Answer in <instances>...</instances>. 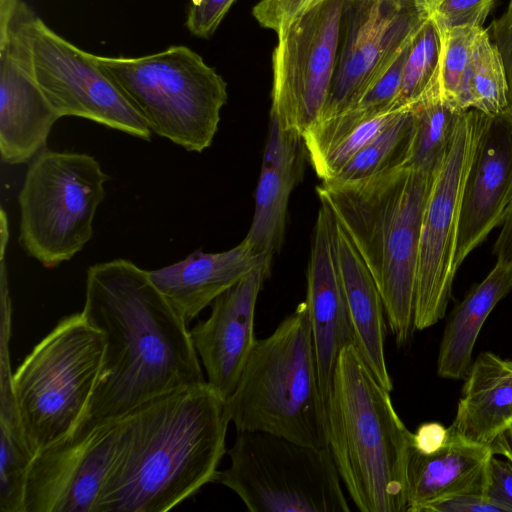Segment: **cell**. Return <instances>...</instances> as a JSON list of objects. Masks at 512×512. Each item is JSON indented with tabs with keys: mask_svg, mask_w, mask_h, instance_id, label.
<instances>
[{
	"mask_svg": "<svg viewBox=\"0 0 512 512\" xmlns=\"http://www.w3.org/2000/svg\"><path fill=\"white\" fill-rule=\"evenodd\" d=\"M81 312L103 334L105 349L86 408L67 435L80 437L151 399L207 382L188 325L132 261L89 266Z\"/></svg>",
	"mask_w": 512,
	"mask_h": 512,
	"instance_id": "cell-1",
	"label": "cell"
},
{
	"mask_svg": "<svg viewBox=\"0 0 512 512\" xmlns=\"http://www.w3.org/2000/svg\"><path fill=\"white\" fill-rule=\"evenodd\" d=\"M230 422L226 400L207 382L122 417L97 512H166L214 482Z\"/></svg>",
	"mask_w": 512,
	"mask_h": 512,
	"instance_id": "cell-2",
	"label": "cell"
},
{
	"mask_svg": "<svg viewBox=\"0 0 512 512\" xmlns=\"http://www.w3.org/2000/svg\"><path fill=\"white\" fill-rule=\"evenodd\" d=\"M435 174L403 164L365 179L316 187L320 202L370 270L398 346H405L415 329L421 225Z\"/></svg>",
	"mask_w": 512,
	"mask_h": 512,
	"instance_id": "cell-3",
	"label": "cell"
},
{
	"mask_svg": "<svg viewBox=\"0 0 512 512\" xmlns=\"http://www.w3.org/2000/svg\"><path fill=\"white\" fill-rule=\"evenodd\" d=\"M327 446L361 512H407L410 432L356 348L338 356L326 405Z\"/></svg>",
	"mask_w": 512,
	"mask_h": 512,
	"instance_id": "cell-4",
	"label": "cell"
},
{
	"mask_svg": "<svg viewBox=\"0 0 512 512\" xmlns=\"http://www.w3.org/2000/svg\"><path fill=\"white\" fill-rule=\"evenodd\" d=\"M236 431H261L325 448L327 421L305 302L257 339L226 400Z\"/></svg>",
	"mask_w": 512,
	"mask_h": 512,
	"instance_id": "cell-5",
	"label": "cell"
},
{
	"mask_svg": "<svg viewBox=\"0 0 512 512\" xmlns=\"http://www.w3.org/2000/svg\"><path fill=\"white\" fill-rule=\"evenodd\" d=\"M93 57L152 133L189 152L211 146L227 102V84L200 55L186 46H170L136 58Z\"/></svg>",
	"mask_w": 512,
	"mask_h": 512,
	"instance_id": "cell-6",
	"label": "cell"
},
{
	"mask_svg": "<svg viewBox=\"0 0 512 512\" xmlns=\"http://www.w3.org/2000/svg\"><path fill=\"white\" fill-rule=\"evenodd\" d=\"M105 342L82 312L62 317L13 372V390L31 454L69 434L93 392Z\"/></svg>",
	"mask_w": 512,
	"mask_h": 512,
	"instance_id": "cell-7",
	"label": "cell"
},
{
	"mask_svg": "<svg viewBox=\"0 0 512 512\" xmlns=\"http://www.w3.org/2000/svg\"><path fill=\"white\" fill-rule=\"evenodd\" d=\"M109 179L91 155L44 149L28 165L19 192V243L45 268L69 261L93 237Z\"/></svg>",
	"mask_w": 512,
	"mask_h": 512,
	"instance_id": "cell-8",
	"label": "cell"
},
{
	"mask_svg": "<svg viewBox=\"0 0 512 512\" xmlns=\"http://www.w3.org/2000/svg\"><path fill=\"white\" fill-rule=\"evenodd\" d=\"M230 465L214 482L251 512H348L328 447L316 448L261 431H237Z\"/></svg>",
	"mask_w": 512,
	"mask_h": 512,
	"instance_id": "cell-9",
	"label": "cell"
},
{
	"mask_svg": "<svg viewBox=\"0 0 512 512\" xmlns=\"http://www.w3.org/2000/svg\"><path fill=\"white\" fill-rule=\"evenodd\" d=\"M469 109L436 171L423 214L416 272L414 328L424 330L445 316L451 298L461 198L485 119Z\"/></svg>",
	"mask_w": 512,
	"mask_h": 512,
	"instance_id": "cell-10",
	"label": "cell"
},
{
	"mask_svg": "<svg viewBox=\"0 0 512 512\" xmlns=\"http://www.w3.org/2000/svg\"><path fill=\"white\" fill-rule=\"evenodd\" d=\"M345 0H322L277 33L270 117L300 137L320 117L336 69Z\"/></svg>",
	"mask_w": 512,
	"mask_h": 512,
	"instance_id": "cell-11",
	"label": "cell"
},
{
	"mask_svg": "<svg viewBox=\"0 0 512 512\" xmlns=\"http://www.w3.org/2000/svg\"><path fill=\"white\" fill-rule=\"evenodd\" d=\"M24 28L35 80L60 118H85L150 141L146 120L93 54L56 34L31 9Z\"/></svg>",
	"mask_w": 512,
	"mask_h": 512,
	"instance_id": "cell-12",
	"label": "cell"
},
{
	"mask_svg": "<svg viewBox=\"0 0 512 512\" xmlns=\"http://www.w3.org/2000/svg\"><path fill=\"white\" fill-rule=\"evenodd\" d=\"M426 18L422 0H345L336 69L317 121L352 108Z\"/></svg>",
	"mask_w": 512,
	"mask_h": 512,
	"instance_id": "cell-13",
	"label": "cell"
},
{
	"mask_svg": "<svg viewBox=\"0 0 512 512\" xmlns=\"http://www.w3.org/2000/svg\"><path fill=\"white\" fill-rule=\"evenodd\" d=\"M120 427L121 418L38 451L27 470L22 512H97Z\"/></svg>",
	"mask_w": 512,
	"mask_h": 512,
	"instance_id": "cell-14",
	"label": "cell"
},
{
	"mask_svg": "<svg viewBox=\"0 0 512 512\" xmlns=\"http://www.w3.org/2000/svg\"><path fill=\"white\" fill-rule=\"evenodd\" d=\"M30 8L0 0V157L4 164L29 163L46 148L60 118L35 80L24 23Z\"/></svg>",
	"mask_w": 512,
	"mask_h": 512,
	"instance_id": "cell-15",
	"label": "cell"
},
{
	"mask_svg": "<svg viewBox=\"0 0 512 512\" xmlns=\"http://www.w3.org/2000/svg\"><path fill=\"white\" fill-rule=\"evenodd\" d=\"M512 200V107L485 115L466 175L457 233V269L501 226Z\"/></svg>",
	"mask_w": 512,
	"mask_h": 512,
	"instance_id": "cell-16",
	"label": "cell"
},
{
	"mask_svg": "<svg viewBox=\"0 0 512 512\" xmlns=\"http://www.w3.org/2000/svg\"><path fill=\"white\" fill-rule=\"evenodd\" d=\"M270 265L256 267L218 296L209 317L190 329L207 383L225 400L234 392L256 343V303Z\"/></svg>",
	"mask_w": 512,
	"mask_h": 512,
	"instance_id": "cell-17",
	"label": "cell"
},
{
	"mask_svg": "<svg viewBox=\"0 0 512 512\" xmlns=\"http://www.w3.org/2000/svg\"><path fill=\"white\" fill-rule=\"evenodd\" d=\"M334 217L321 203L307 270L305 304L311 327L321 395L326 401L340 351L354 344L348 307L338 269Z\"/></svg>",
	"mask_w": 512,
	"mask_h": 512,
	"instance_id": "cell-18",
	"label": "cell"
},
{
	"mask_svg": "<svg viewBox=\"0 0 512 512\" xmlns=\"http://www.w3.org/2000/svg\"><path fill=\"white\" fill-rule=\"evenodd\" d=\"M271 259L244 238L226 251H194L178 262L150 270L149 275L189 325L218 296L256 267L271 264Z\"/></svg>",
	"mask_w": 512,
	"mask_h": 512,
	"instance_id": "cell-19",
	"label": "cell"
},
{
	"mask_svg": "<svg viewBox=\"0 0 512 512\" xmlns=\"http://www.w3.org/2000/svg\"><path fill=\"white\" fill-rule=\"evenodd\" d=\"M446 444L433 454L410 446L407 466V512H426L444 499L484 494L491 447L467 441L451 427Z\"/></svg>",
	"mask_w": 512,
	"mask_h": 512,
	"instance_id": "cell-20",
	"label": "cell"
},
{
	"mask_svg": "<svg viewBox=\"0 0 512 512\" xmlns=\"http://www.w3.org/2000/svg\"><path fill=\"white\" fill-rule=\"evenodd\" d=\"M303 138L284 130L270 117L268 137L255 191L252 223L245 237L256 249L273 256L284 238L290 194L300 178Z\"/></svg>",
	"mask_w": 512,
	"mask_h": 512,
	"instance_id": "cell-21",
	"label": "cell"
},
{
	"mask_svg": "<svg viewBox=\"0 0 512 512\" xmlns=\"http://www.w3.org/2000/svg\"><path fill=\"white\" fill-rule=\"evenodd\" d=\"M333 239L354 335L353 346L375 379L391 392L393 382L384 350L386 314L382 297L366 263L335 218Z\"/></svg>",
	"mask_w": 512,
	"mask_h": 512,
	"instance_id": "cell-22",
	"label": "cell"
},
{
	"mask_svg": "<svg viewBox=\"0 0 512 512\" xmlns=\"http://www.w3.org/2000/svg\"><path fill=\"white\" fill-rule=\"evenodd\" d=\"M512 424V360L483 352L466 375L450 426L467 441L490 446Z\"/></svg>",
	"mask_w": 512,
	"mask_h": 512,
	"instance_id": "cell-23",
	"label": "cell"
},
{
	"mask_svg": "<svg viewBox=\"0 0 512 512\" xmlns=\"http://www.w3.org/2000/svg\"><path fill=\"white\" fill-rule=\"evenodd\" d=\"M512 290V265L496 262L489 274L473 285L452 310L440 343L437 372L442 378L462 379L472 364V352L487 317Z\"/></svg>",
	"mask_w": 512,
	"mask_h": 512,
	"instance_id": "cell-24",
	"label": "cell"
},
{
	"mask_svg": "<svg viewBox=\"0 0 512 512\" xmlns=\"http://www.w3.org/2000/svg\"><path fill=\"white\" fill-rule=\"evenodd\" d=\"M10 332H1L0 510L22 512L27 470L33 458L26 443L13 390Z\"/></svg>",
	"mask_w": 512,
	"mask_h": 512,
	"instance_id": "cell-25",
	"label": "cell"
},
{
	"mask_svg": "<svg viewBox=\"0 0 512 512\" xmlns=\"http://www.w3.org/2000/svg\"><path fill=\"white\" fill-rule=\"evenodd\" d=\"M441 52L440 32L427 16L412 37L394 110H411L422 101L441 98Z\"/></svg>",
	"mask_w": 512,
	"mask_h": 512,
	"instance_id": "cell-26",
	"label": "cell"
},
{
	"mask_svg": "<svg viewBox=\"0 0 512 512\" xmlns=\"http://www.w3.org/2000/svg\"><path fill=\"white\" fill-rule=\"evenodd\" d=\"M414 134V116L403 110L372 141L327 182L346 183L377 175L406 164Z\"/></svg>",
	"mask_w": 512,
	"mask_h": 512,
	"instance_id": "cell-27",
	"label": "cell"
},
{
	"mask_svg": "<svg viewBox=\"0 0 512 512\" xmlns=\"http://www.w3.org/2000/svg\"><path fill=\"white\" fill-rule=\"evenodd\" d=\"M414 134L406 164L436 172L454 137L464 113L441 98H433L415 105Z\"/></svg>",
	"mask_w": 512,
	"mask_h": 512,
	"instance_id": "cell-28",
	"label": "cell"
},
{
	"mask_svg": "<svg viewBox=\"0 0 512 512\" xmlns=\"http://www.w3.org/2000/svg\"><path fill=\"white\" fill-rule=\"evenodd\" d=\"M469 108L497 115L512 107L502 56L487 29L476 36L468 77Z\"/></svg>",
	"mask_w": 512,
	"mask_h": 512,
	"instance_id": "cell-29",
	"label": "cell"
},
{
	"mask_svg": "<svg viewBox=\"0 0 512 512\" xmlns=\"http://www.w3.org/2000/svg\"><path fill=\"white\" fill-rule=\"evenodd\" d=\"M483 27L458 26L440 32L442 52L440 89L444 102L460 111L469 110L468 77L476 36Z\"/></svg>",
	"mask_w": 512,
	"mask_h": 512,
	"instance_id": "cell-30",
	"label": "cell"
},
{
	"mask_svg": "<svg viewBox=\"0 0 512 512\" xmlns=\"http://www.w3.org/2000/svg\"><path fill=\"white\" fill-rule=\"evenodd\" d=\"M403 110L368 118L342 136L310 163L322 182L330 181L361 149L383 131Z\"/></svg>",
	"mask_w": 512,
	"mask_h": 512,
	"instance_id": "cell-31",
	"label": "cell"
},
{
	"mask_svg": "<svg viewBox=\"0 0 512 512\" xmlns=\"http://www.w3.org/2000/svg\"><path fill=\"white\" fill-rule=\"evenodd\" d=\"M411 40L358 102L341 114L354 120H365L394 110L393 107L400 90L403 68Z\"/></svg>",
	"mask_w": 512,
	"mask_h": 512,
	"instance_id": "cell-32",
	"label": "cell"
},
{
	"mask_svg": "<svg viewBox=\"0 0 512 512\" xmlns=\"http://www.w3.org/2000/svg\"><path fill=\"white\" fill-rule=\"evenodd\" d=\"M440 32L458 26L483 27L495 0H422Z\"/></svg>",
	"mask_w": 512,
	"mask_h": 512,
	"instance_id": "cell-33",
	"label": "cell"
},
{
	"mask_svg": "<svg viewBox=\"0 0 512 512\" xmlns=\"http://www.w3.org/2000/svg\"><path fill=\"white\" fill-rule=\"evenodd\" d=\"M320 1L322 0H260L252 13L262 27L279 33Z\"/></svg>",
	"mask_w": 512,
	"mask_h": 512,
	"instance_id": "cell-34",
	"label": "cell"
},
{
	"mask_svg": "<svg viewBox=\"0 0 512 512\" xmlns=\"http://www.w3.org/2000/svg\"><path fill=\"white\" fill-rule=\"evenodd\" d=\"M236 0H191L186 26L194 36L209 38Z\"/></svg>",
	"mask_w": 512,
	"mask_h": 512,
	"instance_id": "cell-35",
	"label": "cell"
},
{
	"mask_svg": "<svg viewBox=\"0 0 512 512\" xmlns=\"http://www.w3.org/2000/svg\"><path fill=\"white\" fill-rule=\"evenodd\" d=\"M484 495L501 505L506 512H512V463L501 460L493 454L490 458Z\"/></svg>",
	"mask_w": 512,
	"mask_h": 512,
	"instance_id": "cell-36",
	"label": "cell"
},
{
	"mask_svg": "<svg viewBox=\"0 0 512 512\" xmlns=\"http://www.w3.org/2000/svg\"><path fill=\"white\" fill-rule=\"evenodd\" d=\"M487 31L502 56L512 102V1L507 10L491 22Z\"/></svg>",
	"mask_w": 512,
	"mask_h": 512,
	"instance_id": "cell-37",
	"label": "cell"
},
{
	"mask_svg": "<svg viewBox=\"0 0 512 512\" xmlns=\"http://www.w3.org/2000/svg\"><path fill=\"white\" fill-rule=\"evenodd\" d=\"M426 512H506L484 494H466L444 499L431 505Z\"/></svg>",
	"mask_w": 512,
	"mask_h": 512,
	"instance_id": "cell-38",
	"label": "cell"
},
{
	"mask_svg": "<svg viewBox=\"0 0 512 512\" xmlns=\"http://www.w3.org/2000/svg\"><path fill=\"white\" fill-rule=\"evenodd\" d=\"M449 429L438 422L421 424L412 433L411 446L422 454H433L439 451L447 442Z\"/></svg>",
	"mask_w": 512,
	"mask_h": 512,
	"instance_id": "cell-39",
	"label": "cell"
},
{
	"mask_svg": "<svg viewBox=\"0 0 512 512\" xmlns=\"http://www.w3.org/2000/svg\"><path fill=\"white\" fill-rule=\"evenodd\" d=\"M496 262L512 265V200L505 212L500 233L493 245Z\"/></svg>",
	"mask_w": 512,
	"mask_h": 512,
	"instance_id": "cell-40",
	"label": "cell"
},
{
	"mask_svg": "<svg viewBox=\"0 0 512 512\" xmlns=\"http://www.w3.org/2000/svg\"><path fill=\"white\" fill-rule=\"evenodd\" d=\"M490 447L494 455H502L512 463V424L494 439Z\"/></svg>",
	"mask_w": 512,
	"mask_h": 512,
	"instance_id": "cell-41",
	"label": "cell"
},
{
	"mask_svg": "<svg viewBox=\"0 0 512 512\" xmlns=\"http://www.w3.org/2000/svg\"><path fill=\"white\" fill-rule=\"evenodd\" d=\"M510 1H512V0H510Z\"/></svg>",
	"mask_w": 512,
	"mask_h": 512,
	"instance_id": "cell-42",
	"label": "cell"
}]
</instances>
